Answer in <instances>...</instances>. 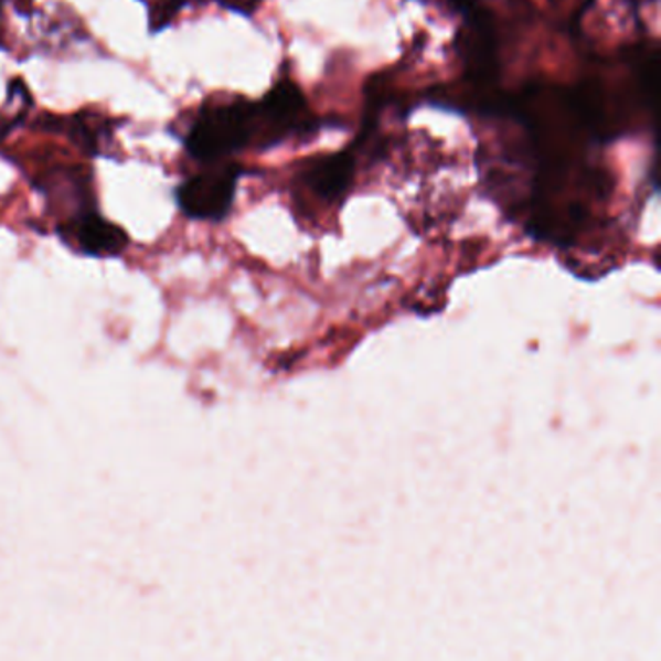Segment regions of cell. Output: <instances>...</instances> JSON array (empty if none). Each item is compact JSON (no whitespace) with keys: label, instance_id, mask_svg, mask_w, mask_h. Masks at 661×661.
I'll return each mask as SVG.
<instances>
[{"label":"cell","instance_id":"cell-2","mask_svg":"<svg viewBox=\"0 0 661 661\" xmlns=\"http://www.w3.org/2000/svg\"><path fill=\"white\" fill-rule=\"evenodd\" d=\"M241 169L224 168L200 173L177 189V204L192 220L220 222L232 210Z\"/></svg>","mask_w":661,"mask_h":661},{"label":"cell","instance_id":"cell-9","mask_svg":"<svg viewBox=\"0 0 661 661\" xmlns=\"http://www.w3.org/2000/svg\"><path fill=\"white\" fill-rule=\"evenodd\" d=\"M443 2L447 4L448 9L462 12L463 17L478 7V0H443Z\"/></svg>","mask_w":661,"mask_h":661},{"label":"cell","instance_id":"cell-5","mask_svg":"<svg viewBox=\"0 0 661 661\" xmlns=\"http://www.w3.org/2000/svg\"><path fill=\"white\" fill-rule=\"evenodd\" d=\"M66 241L81 253L99 258L119 256L128 247V235L119 225L111 224L102 215H84L76 224L68 227Z\"/></svg>","mask_w":661,"mask_h":661},{"label":"cell","instance_id":"cell-3","mask_svg":"<svg viewBox=\"0 0 661 661\" xmlns=\"http://www.w3.org/2000/svg\"><path fill=\"white\" fill-rule=\"evenodd\" d=\"M456 47L471 82L476 86H489L497 74V33L487 10L476 7L466 14Z\"/></svg>","mask_w":661,"mask_h":661},{"label":"cell","instance_id":"cell-1","mask_svg":"<svg viewBox=\"0 0 661 661\" xmlns=\"http://www.w3.org/2000/svg\"><path fill=\"white\" fill-rule=\"evenodd\" d=\"M253 138H256V105L235 102L202 113L186 138V148L199 160H214L239 150Z\"/></svg>","mask_w":661,"mask_h":661},{"label":"cell","instance_id":"cell-6","mask_svg":"<svg viewBox=\"0 0 661 661\" xmlns=\"http://www.w3.org/2000/svg\"><path fill=\"white\" fill-rule=\"evenodd\" d=\"M355 171V158L350 152L332 153L312 166L305 181L311 191L324 200H335L350 189Z\"/></svg>","mask_w":661,"mask_h":661},{"label":"cell","instance_id":"cell-8","mask_svg":"<svg viewBox=\"0 0 661 661\" xmlns=\"http://www.w3.org/2000/svg\"><path fill=\"white\" fill-rule=\"evenodd\" d=\"M227 9L237 10V12H245L250 14L253 10L263 2V0H220Z\"/></svg>","mask_w":661,"mask_h":661},{"label":"cell","instance_id":"cell-4","mask_svg":"<svg viewBox=\"0 0 661 661\" xmlns=\"http://www.w3.org/2000/svg\"><path fill=\"white\" fill-rule=\"evenodd\" d=\"M305 127V97L291 81L279 82L256 104V138L274 143L296 128Z\"/></svg>","mask_w":661,"mask_h":661},{"label":"cell","instance_id":"cell-7","mask_svg":"<svg viewBox=\"0 0 661 661\" xmlns=\"http://www.w3.org/2000/svg\"><path fill=\"white\" fill-rule=\"evenodd\" d=\"M184 0H160L156 4V9L150 14V22H152V30H161L166 25L171 24V20L175 17L179 10L183 9Z\"/></svg>","mask_w":661,"mask_h":661}]
</instances>
